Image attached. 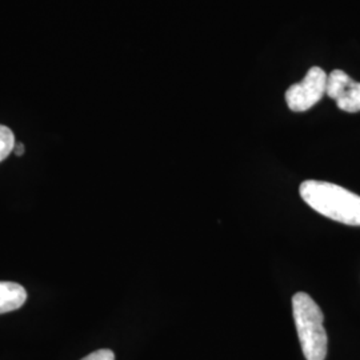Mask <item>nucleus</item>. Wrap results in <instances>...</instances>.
Wrapping results in <instances>:
<instances>
[{
	"label": "nucleus",
	"mask_w": 360,
	"mask_h": 360,
	"mask_svg": "<svg viewBox=\"0 0 360 360\" xmlns=\"http://www.w3.org/2000/svg\"><path fill=\"white\" fill-rule=\"evenodd\" d=\"M299 193L302 199L323 217L348 226H360L359 195L321 180L303 181Z\"/></svg>",
	"instance_id": "nucleus-1"
},
{
	"label": "nucleus",
	"mask_w": 360,
	"mask_h": 360,
	"mask_svg": "<svg viewBox=\"0 0 360 360\" xmlns=\"http://www.w3.org/2000/svg\"><path fill=\"white\" fill-rule=\"evenodd\" d=\"M292 315L306 360L326 359L328 339L321 307L309 294L297 292L292 297Z\"/></svg>",
	"instance_id": "nucleus-2"
},
{
	"label": "nucleus",
	"mask_w": 360,
	"mask_h": 360,
	"mask_svg": "<svg viewBox=\"0 0 360 360\" xmlns=\"http://www.w3.org/2000/svg\"><path fill=\"white\" fill-rule=\"evenodd\" d=\"M326 71L321 67H312L304 79L292 84L285 91V102L290 110L295 112H304L322 101L327 87Z\"/></svg>",
	"instance_id": "nucleus-3"
},
{
	"label": "nucleus",
	"mask_w": 360,
	"mask_h": 360,
	"mask_svg": "<svg viewBox=\"0 0 360 360\" xmlns=\"http://www.w3.org/2000/svg\"><path fill=\"white\" fill-rule=\"evenodd\" d=\"M326 95L334 99L345 112L355 114L360 111V83L352 80L342 70H334L328 74Z\"/></svg>",
	"instance_id": "nucleus-4"
},
{
	"label": "nucleus",
	"mask_w": 360,
	"mask_h": 360,
	"mask_svg": "<svg viewBox=\"0 0 360 360\" xmlns=\"http://www.w3.org/2000/svg\"><path fill=\"white\" fill-rule=\"evenodd\" d=\"M27 299L23 285L13 282H0V314L20 309Z\"/></svg>",
	"instance_id": "nucleus-5"
},
{
	"label": "nucleus",
	"mask_w": 360,
	"mask_h": 360,
	"mask_svg": "<svg viewBox=\"0 0 360 360\" xmlns=\"http://www.w3.org/2000/svg\"><path fill=\"white\" fill-rule=\"evenodd\" d=\"M15 148V136L8 127L0 124V162H3Z\"/></svg>",
	"instance_id": "nucleus-6"
},
{
	"label": "nucleus",
	"mask_w": 360,
	"mask_h": 360,
	"mask_svg": "<svg viewBox=\"0 0 360 360\" xmlns=\"http://www.w3.org/2000/svg\"><path fill=\"white\" fill-rule=\"evenodd\" d=\"M82 360H115V354L111 349H98Z\"/></svg>",
	"instance_id": "nucleus-7"
},
{
	"label": "nucleus",
	"mask_w": 360,
	"mask_h": 360,
	"mask_svg": "<svg viewBox=\"0 0 360 360\" xmlns=\"http://www.w3.org/2000/svg\"><path fill=\"white\" fill-rule=\"evenodd\" d=\"M13 153L18 155V156H22V155L25 154V144H22V143H19V144H15Z\"/></svg>",
	"instance_id": "nucleus-8"
}]
</instances>
